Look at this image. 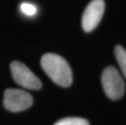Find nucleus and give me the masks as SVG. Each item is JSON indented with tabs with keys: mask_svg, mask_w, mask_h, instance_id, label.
Segmentation results:
<instances>
[{
	"mask_svg": "<svg viewBox=\"0 0 126 125\" xmlns=\"http://www.w3.org/2000/svg\"><path fill=\"white\" fill-rule=\"evenodd\" d=\"M11 72L14 81L25 89L37 90L42 88V82L38 77L25 64L19 61L11 63Z\"/></svg>",
	"mask_w": 126,
	"mask_h": 125,
	"instance_id": "7ed1b4c3",
	"label": "nucleus"
},
{
	"mask_svg": "<svg viewBox=\"0 0 126 125\" xmlns=\"http://www.w3.org/2000/svg\"><path fill=\"white\" fill-rule=\"evenodd\" d=\"M20 10L24 14L29 16H33L37 13V7L34 5L29 3V2H23L20 5Z\"/></svg>",
	"mask_w": 126,
	"mask_h": 125,
	"instance_id": "6e6552de",
	"label": "nucleus"
},
{
	"mask_svg": "<svg viewBox=\"0 0 126 125\" xmlns=\"http://www.w3.org/2000/svg\"><path fill=\"white\" fill-rule=\"evenodd\" d=\"M114 51L118 64L121 69L123 75L126 79V50L120 45H117Z\"/></svg>",
	"mask_w": 126,
	"mask_h": 125,
	"instance_id": "423d86ee",
	"label": "nucleus"
},
{
	"mask_svg": "<svg viewBox=\"0 0 126 125\" xmlns=\"http://www.w3.org/2000/svg\"><path fill=\"white\" fill-rule=\"evenodd\" d=\"M33 97L24 90L7 89L4 92L3 106L12 112H19L27 110L33 105Z\"/></svg>",
	"mask_w": 126,
	"mask_h": 125,
	"instance_id": "20e7f679",
	"label": "nucleus"
},
{
	"mask_svg": "<svg viewBox=\"0 0 126 125\" xmlns=\"http://www.w3.org/2000/svg\"><path fill=\"white\" fill-rule=\"evenodd\" d=\"M102 85L106 95L111 100H118L125 94V82L121 75L113 66L104 69L102 74Z\"/></svg>",
	"mask_w": 126,
	"mask_h": 125,
	"instance_id": "f03ea898",
	"label": "nucleus"
},
{
	"mask_svg": "<svg viewBox=\"0 0 126 125\" xmlns=\"http://www.w3.org/2000/svg\"><path fill=\"white\" fill-rule=\"evenodd\" d=\"M105 4L103 0H92L85 8L82 15L81 25L85 32L94 30L103 17Z\"/></svg>",
	"mask_w": 126,
	"mask_h": 125,
	"instance_id": "39448f33",
	"label": "nucleus"
},
{
	"mask_svg": "<svg viewBox=\"0 0 126 125\" xmlns=\"http://www.w3.org/2000/svg\"><path fill=\"white\" fill-rule=\"evenodd\" d=\"M54 125H90L89 121L80 117H67L61 119Z\"/></svg>",
	"mask_w": 126,
	"mask_h": 125,
	"instance_id": "0eeeda50",
	"label": "nucleus"
},
{
	"mask_svg": "<svg viewBox=\"0 0 126 125\" xmlns=\"http://www.w3.org/2000/svg\"><path fill=\"white\" fill-rule=\"evenodd\" d=\"M41 65L47 75L56 84L68 87L72 83V72L68 63L60 55L48 53L42 57Z\"/></svg>",
	"mask_w": 126,
	"mask_h": 125,
	"instance_id": "f257e3e1",
	"label": "nucleus"
}]
</instances>
